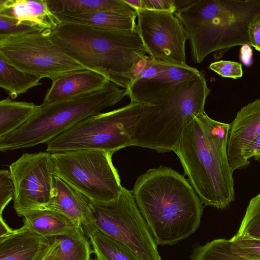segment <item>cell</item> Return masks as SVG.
Here are the masks:
<instances>
[{
	"instance_id": "obj_1",
	"label": "cell",
	"mask_w": 260,
	"mask_h": 260,
	"mask_svg": "<svg viewBox=\"0 0 260 260\" xmlns=\"http://www.w3.org/2000/svg\"><path fill=\"white\" fill-rule=\"evenodd\" d=\"M132 191L157 245L176 244L198 229L203 204L178 172L164 166L150 169Z\"/></svg>"
},
{
	"instance_id": "obj_2",
	"label": "cell",
	"mask_w": 260,
	"mask_h": 260,
	"mask_svg": "<svg viewBox=\"0 0 260 260\" xmlns=\"http://www.w3.org/2000/svg\"><path fill=\"white\" fill-rule=\"evenodd\" d=\"M230 123L204 112L184 130L174 152L202 203L222 209L235 200L233 171L228 158Z\"/></svg>"
},
{
	"instance_id": "obj_3",
	"label": "cell",
	"mask_w": 260,
	"mask_h": 260,
	"mask_svg": "<svg viewBox=\"0 0 260 260\" xmlns=\"http://www.w3.org/2000/svg\"><path fill=\"white\" fill-rule=\"evenodd\" d=\"M47 33L52 42L85 68L127 90L137 65L147 53L137 29L119 31L61 22Z\"/></svg>"
},
{
	"instance_id": "obj_4",
	"label": "cell",
	"mask_w": 260,
	"mask_h": 260,
	"mask_svg": "<svg viewBox=\"0 0 260 260\" xmlns=\"http://www.w3.org/2000/svg\"><path fill=\"white\" fill-rule=\"evenodd\" d=\"M174 14L200 63L211 53L218 59L233 47L251 46L248 28L260 16V0H188Z\"/></svg>"
},
{
	"instance_id": "obj_5",
	"label": "cell",
	"mask_w": 260,
	"mask_h": 260,
	"mask_svg": "<svg viewBox=\"0 0 260 260\" xmlns=\"http://www.w3.org/2000/svg\"><path fill=\"white\" fill-rule=\"evenodd\" d=\"M210 93L201 73L161 96L144 103L133 146L161 153L174 151L185 128L197 116L205 112Z\"/></svg>"
},
{
	"instance_id": "obj_6",
	"label": "cell",
	"mask_w": 260,
	"mask_h": 260,
	"mask_svg": "<svg viewBox=\"0 0 260 260\" xmlns=\"http://www.w3.org/2000/svg\"><path fill=\"white\" fill-rule=\"evenodd\" d=\"M128 95L127 89L109 81L96 90L51 103L43 102L22 126L0 138L7 152L47 144L78 122L101 113Z\"/></svg>"
},
{
	"instance_id": "obj_7",
	"label": "cell",
	"mask_w": 260,
	"mask_h": 260,
	"mask_svg": "<svg viewBox=\"0 0 260 260\" xmlns=\"http://www.w3.org/2000/svg\"><path fill=\"white\" fill-rule=\"evenodd\" d=\"M144 103L131 101L122 108L91 116L48 142L51 154L75 150L115 152L133 146V137Z\"/></svg>"
},
{
	"instance_id": "obj_8",
	"label": "cell",
	"mask_w": 260,
	"mask_h": 260,
	"mask_svg": "<svg viewBox=\"0 0 260 260\" xmlns=\"http://www.w3.org/2000/svg\"><path fill=\"white\" fill-rule=\"evenodd\" d=\"M113 153L75 150L51 154L55 175L96 203L113 201L123 186L112 162Z\"/></svg>"
},
{
	"instance_id": "obj_9",
	"label": "cell",
	"mask_w": 260,
	"mask_h": 260,
	"mask_svg": "<svg viewBox=\"0 0 260 260\" xmlns=\"http://www.w3.org/2000/svg\"><path fill=\"white\" fill-rule=\"evenodd\" d=\"M0 58L23 72L51 81L86 69L50 40L47 29L0 35Z\"/></svg>"
},
{
	"instance_id": "obj_10",
	"label": "cell",
	"mask_w": 260,
	"mask_h": 260,
	"mask_svg": "<svg viewBox=\"0 0 260 260\" xmlns=\"http://www.w3.org/2000/svg\"><path fill=\"white\" fill-rule=\"evenodd\" d=\"M90 202L99 231L124 245L140 260H161L157 245L132 191L123 187L113 201Z\"/></svg>"
},
{
	"instance_id": "obj_11",
	"label": "cell",
	"mask_w": 260,
	"mask_h": 260,
	"mask_svg": "<svg viewBox=\"0 0 260 260\" xmlns=\"http://www.w3.org/2000/svg\"><path fill=\"white\" fill-rule=\"evenodd\" d=\"M15 193L14 208L19 216L42 209L55 194L54 166L51 154L25 153L9 166Z\"/></svg>"
},
{
	"instance_id": "obj_12",
	"label": "cell",
	"mask_w": 260,
	"mask_h": 260,
	"mask_svg": "<svg viewBox=\"0 0 260 260\" xmlns=\"http://www.w3.org/2000/svg\"><path fill=\"white\" fill-rule=\"evenodd\" d=\"M137 30L149 56L160 62L188 67L186 62L187 40L183 27L174 13L137 10Z\"/></svg>"
},
{
	"instance_id": "obj_13",
	"label": "cell",
	"mask_w": 260,
	"mask_h": 260,
	"mask_svg": "<svg viewBox=\"0 0 260 260\" xmlns=\"http://www.w3.org/2000/svg\"><path fill=\"white\" fill-rule=\"evenodd\" d=\"M197 69L157 61L149 56L128 91L131 101L146 103L156 99L200 74Z\"/></svg>"
},
{
	"instance_id": "obj_14",
	"label": "cell",
	"mask_w": 260,
	"mask_h": 260,
	"mask_svg": "<svg viewBox=\"0 0 260 260\" xmlns=\"http://www.w3.org/2000/svg\"><path fill=\"white\" fill-rule=\"evenodd\" d=\"M260 134V99L243 106L230 123L226 152L234 172L245 169L244 153L249 143Z\"/></svg>"
},
{
	"instance_id": "obj_15",
	"label": "cell",
	"mask_w": 260,
	"mask_h": 260,
	"mask_svg": "<svg viewBox=\"0 0 260 260\" xmlns=\"http://www.w3.org/2000/svg\"><path fill=\"white\" fill-rule=\"evenodd\" d=\"M54 242L24 224L0 237V260H44Z\"/></svg>"
},
{
	"instance_id": "obj_16",
	"label": "cell",
	"mask_w": 260,
	"mask_h": 260,
	"mask_svg": "<svg viewBox=\"0 0 260 260\" xmlns=\"http://www.w3.org/2000/svg\"><path fill=\"white\" fill-rule=\"evenodd\" d=\"M54 182L55 196L42 209L60 213L83 230L96 227L90 200L56 175Z\"/></svg>"
},
{
	"instance_id": "obj_17",
	"label": "cell",
	"mask_w": 260,
	"mask_h": 260,
	"mask_svg": "<svg viewBox=\"0 0 260 260\" xmlns=\"http://www.w3.org/2000/svg\"><path fill=\"white\" fill-rule=\"evenodd\" d=\"M109 82L105 76L91 70L75 71L52 80L43 102L53 103L92 92Z\"/></svg>"
},
{
	"instance_id": "obj_18",
	"label": "cell",
	"mask_w": 260,
	"mask_h": 260,
	"mask_svg": "<svg viewBox=\"0 0 260 260\" xmlns=\"http://www.w3.org/2000/svg\"><path fill=\"white\" fill-rule=\"evenodd\" d=\"M55 14L62 22L119 31L137 29V15L135 14L112 11L84 13L64 12Z\"/></svg>"
},
{
	"instance_id": "obj_19",
	"label": "cell",
	"mask_w": 260,
	"mask_h": 260,
	"mask_svg": "<svg viewBox=\"0 0 260 260\" xmlns=\"http://www.w3.org/2000/svg\"><path fill=\"white\" fill-rule=\"evenodd\" d=\"M23 217L24 224L38 235L49 239L66 235L79 225L64 215L47 209L29 211Z\"/></svg>"
},
{
	"instance_id": "obj_20",
	"label": "cell",
	"mask_w": 260,
	"mask_h": 260,
	"mask_svg": "<svg viewBox=\"0 0 260 260\" xmlns=\"http://www.w3.org/2000/svg\"><path fill=\"white\" fill-rule=\"evenodd\" d=\"M47 2L54 13L112 11L137 15V11L124 0H47Z\"/></svg>"
},
{
	"instance_id": "obj_21",
	"label": "cell",
	"mask_w": 260,
	"mask_h": 260,
	"mask_svg": "<svg viewBox=\"0 0 260 260\" xmlns=\"http://www.w3.org/2000/svg\"><path fill=\"white\" fill-rule=\"evenodd\" d=\"M96 260H140L126 246L99 231L97 228L84 230Z\"/></svg>"
},
{
	"instance_id": "obj_22",
	"label": "cell",
	"mask_w": 260,
	"mask_h": 260,
	"mask_svg": "<svg viewBox=\"0 0 260 260\" xmlns=\"http://www.w3.org/2000/svg\"><path fill=\"white\" fill-rule=\"evenodd\" d=\"M38 105L8 97L0 101V138L13 133L29 119Z\"/></svg>"
},
{
	"instance_id": "obj_23",
	"label": "cell",
	"mask_w": 260,
	"mask_h": 260,
	"mask_svg": "<svg viewBox=\"0 0 260 260\" xmlns=\"http://www.w3.org/2000/svg\"><path fill=\"white\" fill-rule=\"evenodd\" d=\"M42 78L23 72L0 58V87L14 100L30 89L42 85Z\"/></svg>"
},
{
	"instance_id": "obj_24",
	"label": "cell",
	"mask_w": 260,
	"mask_h": 260,
	"mask_svg": "<svg viewBox=\"0 0 260 260\" xmlns=\"http://www.w3.org/2000/svg\"><path fill=\"white\" fill-rule=\"evenodd\" d=\"M56 238L59 241V260H91L93 250L82 225H77L68 234Z\"/></svg>"
},
{
	"instance_id": "obj_25",
	"label": "cell",
	"mask_w": 260,
	"mask_h": 260,
	"mask_svg": "<svg viewBox=\"0 0 260 260\" xmlns=\"http://www.w3.org/2000/svg\"><path fill=\"white\" fill-rule=\"evenodd\" d=\"M190 260H248L234 253L229 240L217 239L204 245H193Z\"/></svg>"
},
{
	"instance_id": "obj_26",
	"label": "cell",
	"mask_w": 260,
	"mask_h": 260,
	"mask_svg": "<svg viewBox=\"0 0 260 260\" xmlns=\"http://www.w3.org/2000/svg\"><path fill=\"white\" fill-rule=\"evenodd\" d=\"M34 24L38 28L53 29L61 22L50 10L47 0H25Z\"/></svg>"
},
{
	"instance_id": "obj_27",
	"label": "cell",
	"mask_w": 260,
	"mask_h": 260,
	"mask_svg": "<svg viewBox=\"0 0 260 260\" xmlns=\"http://www.w3.org/2000/svg\"><path fill=\"white\" fill-rule=\"evenodd\" d=\"M236 235L260 240V192L250 200Z\"/></svg>"
},
{
	"instance_id": "obj_28",
	"label": "cell",
	"mask_w": 260,
	"mask_h": 260,
	"mask_svg": "<svg viewBox=\"0 0 260 260\" xmlns=\"http://www.w3.org/2000/svg\"><path fill=\"white\" fill-rule=\"evenodd\" d=\"M229 240L234 253L248 260H260V240L235 235Z\"/></svg>"
},
{
	"instance_id": "obj_29",
	"label": "cell",
	"mask_w": 260,
	"mask_h": 260,
	"mask_svg": "<svg viewBox=\"0 0 260 260\" xmlns=\"http://www.w3.org/2000/svg\"><path fill=\"white\" fill-rule=\"evenodd\" d=\"M15 188L9 169L0 170V215L14 199Z\"/></svg>"
},
{
	"instance_id": "obj_30",
	"label": "cell",
	"mask_w": 260,
	"mask_h": 260,
	"mask_svg": "<svg viewBox=\"0 0 260 260\" xmlns=\"http://www.w3.org/2000/svg\"><path fill=\"white\" fill-rule=\"evenodd\" d=\"M209 68L223 77L234 79L243 76L241 63L230 60H220L211 63Z\"/></svg>"
},
{
	"instance_id": "obj_31",
	"label": "cell",
	"mask_w": 260,
	"mask_h": 260,
	"mask_svg": "<svg viewBox=\"0 0 260 260\" xmlns=\"http://www.w3.org/2000/svg\"><path fill=\"white\" fill-rule=\"evenodd\" d=\"M26 25H16V21L9 16L0 13V35H11L42 30Z\"/></svg>"
},
{
	"instance_id": "obj_32",
	"label": "cell",
	"mask_w": 260,
	"mask_h": 260,
	"mask_svg": "<svg viewBox=\"0 0 260 260\" xmlns=\"http://www.w3.org/2000/svg\"><path fill=\"white\" fill-rule=\"evenodd\" d=\"M142 9L172 13L176 10L174 0H142Z\"/></svg>"
},
{
	"instance_id": "obj_33",
	"label": "cell",
	"mask_w": 260,
	"mask_h": 260,
	"mask_svg": "<svg viewBox=\"0 0 260 260\" xmlns=\"http://www.w3.org/2000/svg\"><path fill=\"white\" fill-rule=\"evenodd\" d=\"M251 158L260 161V134L254 138L248 145L244 153V160L247 167L250 164Z\"/></svg>"
},
{
	"instance_id": "obj_34",
	"label": "cell",
	"mask_w": 260,
	"mask_h": 260,
	"mask_svg": "<svg viewBox=\"0 0 260 260\" xmlns=\"http://www.w3.org/2000/svg\"><path fill=\"white\" fill-rule=\"evenodd\" d=\"M248 35L251 46L260 51V16L254 19L249 24Z\"/></svg>"
},
{
	"instance_id": "obj_35",
	"label": "cell",
	"mask_w": 260,
	"mask_h": 260,
	"mask_svg": "<svg viewBox=\"0 0 260 260\" xmlns=\"http://www.w3.org/2000/svg\"><path fill=\"white\" fill-rule=\"evenodd\" d=\"M44 260H59V241L57 238H54L52 248Z\"/></svg>"
},
{
	"instance_id": "obj_36",
	"label": "cell",
	"mask_w": 260,
	"mask_h": 260,
	"mask_svg": "<svg viewBox=\"0 0 260 260\" xmlns=\"http://www.w3.org/2000/svg\"><path fill=\"white\" fill-rule=\"evenodd\" d=\"M13 231L6 223L2 215L0 216V237L6 235Z\"/></svg>"
},
{
	"instance_id": "obj_37",
	"label": "cell",
	"mask_w": 260,
	"mask_h": 260,
	"mask_svg": "<svg viewBox=\"0 0 260 260\" xmlns=\"http://www.w3.org/2000/svg\"><path fill=\"white\" fill-rule=\"evenodd\" d=\"M125 3L137 11L142 9V0H124Z\"/></svg>"
},
{
	"instance_id": "obj_38",
	"label": "cell",
	"mask_w": 260,
	"mask_h": 260,
	"mask_svg": "<svg viewBox=\"0 0 260 260\" xmlns=\"http://www.w3.org/2000/svg\"><path fill=\"white\" fill-rule=\"evenodd\" d=\"M91 260H93V259H91ZM95 260H96V259H95Z\"/></svg>"
}]
</instances>
